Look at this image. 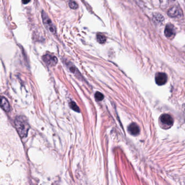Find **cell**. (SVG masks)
Instances as JSON below:
<instances>
[{"instance_id":"1","label":"cell","mask_w":185,"mask_h":185,"mask_svg":"<svg viewBox=\"0 0 185 185\" xmlns=\"http://www.w3.org/2000/svg\"><path fill=\"white\" fill-rule=\"evenodd\" d=\"M15 127L21 137L27 136L29 129V125L26 118L23 116H18L15 120Z\"/></svg>"},{"instance_id":"2","label":"cell","mask_w":185,"mask_h":185,"mask_svg":"<svg viewBox=\"0 0 185 185\" xmlns=\"http://www.w3.org/2000/svg\"><path fill=\"white\" fill-rule=\"evenodd\" d=\"M42 18L43 24L45 25L46 28L49 31H50L51 33H56V28L54 26V25L51 21V18H49V16L47 14V13L45 12L44 11H42Z\"/></svg>"},{"instance_id":"3","label":"cell","mask_w":185,"mask_h":185,"mask_svg":"<svg viewBox=\"0 0 185 185\" xmlns=\"http://www.w3.org/2000/svg\"><path fill=\"white\" fill-rule=\"evenodd\" d=\"M182 10L179 6L177 5L172 7L167 12V14L170 18H176L180 15H182Z\"/></svg>"},{"instance_id":"4","label":"cell","mask_w":185,"mask_h":185,"mask_svg":"<svg viewBox=\"0 0 185 185\" xmlns=\"http://www.w3.org/2000/svg\"><path fill=\"white\" fill-rule=\"evenodd\" d=\"M43 60L49 66H55L57 63V59L54 55L47 54L43 57Z\"/></svg>"},{"instance_id":"5","label":"cell","mask_w":185,"mask_h":185,"mask_svg":"<svg viewBox=\"0 0 185 185\" xmlns=\"http://www.w3.org/2000/svg\"><path fill=\"white\" fill-rule=\"evenodd\" d=\"M167 79L168 77L166 73L160 72L157 73L155 76V82L160 86L164 85L167 83Z\"/></svg>"},{"instance_id":"6","label":"cell","mask_w":185,"mask_h":185,"mask_svg":"<svg viewBox=\"0 0 185 185\" xmlns=\"http://www.w3.org/2000/svg\"><path fill=\"white\" fill-rule=\"evenodd\" d=\"M175 29L173 24H167L164 29V35L168 38H170L175 35Z\"/></svg>"},{"instance_id":"7","label":"cell","mask_w":185,"mask_h":185,"mask_svg":"<svg viewBox=\"0 0 185 185\" xmlns=\"http://www.w3.org/2000/svg\"><path fill=\"white\" fill-rule=\"evenodd\" d=\"M160 121L163 124L167 125H173V118L168 114H165L162 115L160 117Z\"/></svg>"},{"instance_id":"8","label":"cell","mask_w":185,"mask_h":185,"mask_svg":"<svg viewBox=\"0 0 185 185\" xmlns=\"http://www.w3.org/2000/svg\"><path fill=\"white\" fill-rule=\"evenodd\" d=\"M128 131L132 135L136 136L140 133V128L136 123H133L129 125Z\"/></svg>"},{"instance_id":"9","label":"cell","mask_w":185,"mask_h":185,"mask_svg":"<svg viewBox=\"0 0 185 185\" xmlns=\"http://www.w3.org/2000/svg\"><path fill=\"white\" fill-rule=\"evenodd\" d=\"M0 106L7 112L9 111L10 109V106L8 101L6 98L1 96H0Z\"/></svg>"},{"instance_id":"10","label":"cell","mask_w":185,"mask_h":185,"mask_svg":"<svg viewBox=\"0 0 185 185\" xmlns=\"http://www.w3.org/2000/svg\"><path fill=\"white\" fill-rule=\"evenodd\" d=\"M153 21L155 23L160 24V23H161L164 20V18L160 14L156 13V14H154V15H153Z\"/></svg>"},{"instance_id":"11","label":"cell","mask_w":185,"mask_h":185,"mask_svg":"<svg viewBox=\"0 0 185 185\" xmlns=\"http://www.w3.org/2000/svg\"><path fill=\"white\" fill-rule=\"evenodd\" d=\"M96 39H97L98 42L101 44L105 43L106 41V37L101 34H98L96 35Z\"/></svg>"},{"instance_id":"12","label":"cell","mask_w":185,"mask_h":185,"mask_svg":"<svg viewBox=\"0 0 185 185\" xmlns=\"http://www.w3.org/2000/svg\"><path fill=\"white\" fill-rule=\"evenodd\" d=\"M69 106L70 107V108L72 110H73L75 111L76 112H80V110L79 109V108L78 107L77 104L75 103L74 102H71L69 103Z\"/></svg>"},{"instance_id":"13","label":"cell","mask_w":185,"mask_h":185,"mask_svg":"<svg viewBox=\"0 0 185 185\" xmlns=\"http://www.w3.org/2000/svg\"><path fill=\"white\" fill-rule=\"evenodd\" d=\"M95 98L96 100L100 102V101H101L104 100V96L103 95V94H102L101 92H96L95 94Z\"/></svg>"},{"instance_id":"14","label":"cell","mask_w":185,"mask_h":185,"mask_svg":"<svg viewBox=\"0 0 185 185\" xmlns=\"http://www.w3.org/2000/svg\"><path fill=\"white\" fill-rule=\"evenodd\" d=\"M69 6L73 9H76L78 8L79 7L78 3H76V2H75L73 0H70L69 2Z\"/></svg>"},{"instance_id":"15","label":"cell","mask_w":185,"mask_h":185,"mask_svg":"<svg viewBox=\"0 0 185 185\" xmlns=\"http://www.w3.org/2000/svg\"><path fill=\"white\" fill-rule=\"evenodd\" d=\"M30 0H22V3H23V4H25L29 3L30 2Z\"/></svg>"},{"instance_id":"16","label":"cell","mask_w":185,"mask_h":185,"mask_svg":"<svg viewBox=\"0 0 185 185\" xmlns=\"http://www.w3.org/2000/svg\"><path fill=\"white\" fill-rule=\"evenodd\" d=\"M172 1H175V0H172Z\"/></svg>"}]
</instances>
